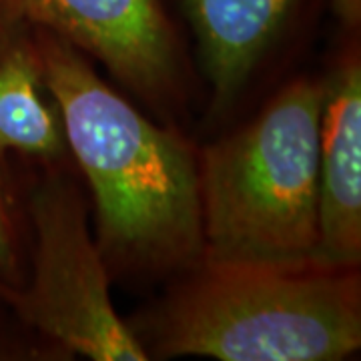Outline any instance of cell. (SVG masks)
Listing matches in <instances>:
<instances>
[{"mask_svg":"<svg viewBox=\"0 0 361 361\" xmlns=\"http://www.w3.org/2000/svg\"><path fill=\"white\" fill-rule=\"evenodd\" d=\"M65 127L42 75L37 28L0 6V165L11 153L56 163L66 155Z\"/></svg>","mask_w":361,"mask_h":361,"instance_id":"7","label":"cell"},{"mask_svg":"<svg viewBox=\"0 0 361 361\" xmlns=\"http://www.w3.org/2000/svg\"><path fill=\"white\" fill-rule=\"evenodd\" d=\"M215 99L229 104L283 35L301 0H180Z\"/></svg>","mask_w":361,"mask_h":361,"instance_id":"8","label":"cell"},{"mask_svg":"<svg viewBox=\"0 0 361 361\" xmlns=\"http://www.w3.org/2000/svg\"><path fill=\"white\" fill-rule=\"evenodd\" d=\"M0 6L101 61L151 103L179 94L177 37L161 0H0Z\"/></svg>","mask_w":361,"mask_h":361,"instance_id":"5","label":"cell"},{"mask_svg":"<svg viewBox=\"0 0 361 361\" xmlns=\"http://www.w3.org/2000/svg\"><path fill=\"white\" fill-rule=\"evenodd\" d=\"M334 11L348 28H357L361 20V0H334Z\"/></svg>","mask_w":361,"mask_h":361,"instance_id":"10","label":"cell"},{"mask_svg":"<svg viewBox=\"0 0 361 361\" xmlns=\"http://www.w3.org/2000/svg\"><path fill=\"white\" fill-rule=\"evenodd\" d=\"M187 273L135 331L149 357L339 361L360 349L357 269L201 259Z\"/></svg>","mask_w":361,"mask_h":361,"instance_id":"2","label":"cell"},{"mask_svg":"<svg viewBox=\"0 0 361 361\" xmlns=\"http://www.w3.org/2000/svg\"><path fill=\"white\" fill-rule=\"evenodd\" d=\"M28 215L35 231L30 281H0V299L39 334L90 360H151L115 311L111 271L90 235L77 187L52 173L30 193Z\"/></svg>","mask_w":361,"mask_h":361,"instance_id":"4","label":"cell"},{"mask_svg":"<svg viewBox=\"0 0 361 361\" xmlns=\"http://www.w3.org/2000/svg\"><path fill=\"white\" fill-rule=\"evenodd\" d=\"M35 28L66 147L92 191L109 271L147 277L193 269L203 259L199 157L103 82L71 42Z\"/></svg>","mask_w":361,"mask_h":361,"instance_id":"1","label":"cell"},{"mask_svg":"<svg viewBox=\"0 0 361 361\" xmlns=\"http://www.w3.org/2000/svg\"><path fill=\"white\" fill-rule=\"evenodd\" d=\"M323 82L297 80L247 127L199 157L203 259L315 263Z\"/></svg>","mask_w":361,"mask_h":361,"instance_id":"3","label":"cell"},{"mask_svg":"<svg viewBox=\"0 0 361 361\" xmlns=\"http://www.w3.org/2000/svg\"><path fill=\"white\" fill-rule=\"evenodd\" d=\"M315 263L357 269L361 259V65L349 52L323 82Z\"/></svg>","mask_w":361,"mask_h":361,"instance_id":"6","label":"cell"},{"mask_svg":"<svg viewBox=\"0 0 361 361\" xmlns=\"http://www.w3.org/2000/svg\"><path fill=\"white\" fill-rule=\"evenodd\" d=\"M0 281L8 285L23 283L20 275V249L14 227L11 195L6 189L4 167L0 165Z\"/></svg>","mask_w":361,"mask_h":361,"instance_id":"9","label":"cell"}]
</instances>
